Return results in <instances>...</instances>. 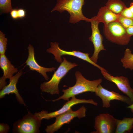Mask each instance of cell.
I'll list each match as a JSON object with an SVG mask.
<instances>
[{"label": "cell", "mask_w": 133, "mask_h": 133, "mask_svg": "<svg viewBox=\"0 0 133 133\" xmlns=\"http://www.w3.org/2000/svg\"><path fill=\"white\" fill-rule=\"evenodd\" d=\"M118 16L104 6L100 9L96 17L100 22L103 23L105 26L111 22L117 21Z\"/></svg>", "instance_id": "obj_16"}, {"label": "cell", "mask_w": 133, "mask_h": 133, "mask_svg": "<svg viewBox=\"0 0 133 133\" xmlns=\"http://www.w3.org/2000/svg\"><path fill=\"white\" fill-rule=\"evenodd\" d=\"M63 61L60 64L57 70L55 71L50 80L44 82L40 85V88L41 91L50 93L51 95L59 94L58 85L63 77L68 71L74 67L78 66L75 63L68 61L63 57Z\"/></svg>", "instance_id": "obj_3"}, {"label": "cell", "mask_w": 133, "mask_h": 133, "mask_svg": "<svg viewBox=\"0 0 133 133\" xmlns=\"http://www.w3.org/2000/svg\"><path fill=\"white\" fill-rule=\"evenodd\" d=\"M129 8L130 11L133 14V2H132L131 3L130 6Z\"/></svg>", "instance_id": "obj_29"}, {"label": "cell", "mask_w": 133, "mask_h": 133, "mask_svg": "<svg viewBox=\"0 0 133 133\" xmlns=\"http://www.w3.org/2000/svg\"><path fill=\"white\" fill-rule=\"evenodd\" d=\"M121 61L123 67L125 69L128 68L131 70H133V54L130 49H126L124 56Z\"/></svg>", "instance_id": "obj_19"}, {"label": "cell", "mask_w": 133, "mask_h": 133, "mask_svg": "<svg viewBox=\"0 0 133 133\" xmlns=\"http://www.w3.org/2000/svg\"><path fill=\"white\" fill-rule=\"evenodd\" d=\"M9 129V126L7 124L3 123H0V133H7Z\"/></svg>", "instance_id": "obj_24"}, {"label": "cell", "mask_w": 133, "mask_h": 133, "mask_svg": "<svg viewBox=\"0 0 133 133\" xmlns=\"http://www.w3.org/2000/svg\"><path fill=\"white\" fill-rule=\"evenodd\" d=\"M0 8L3 13L10 12L13 9L11 0H0Z\"/></svg>", "instance_id": "obj_20"}, {"label": "cell", "mask_w": 133, "mask_h": 133, "mask_svg": "<svg viewBox=\"0 0 133 133\" xmlns=\"http://www.w3.org/2000/svg\"><path fill=\"white\" fill-rule=\"evenodd\" d=\"M95 93L96 95L100 97L101 100L102 106L103 108H108L110 107L111 101L114 100L120 101L129 105L133 103L131 99L128 96L106 89L100 84L98 86Z\"/></svg>", "instance_id": "obj_11"}, {"label": "cell", "mask_w": 133, "mask_h": 133, "mask_svg": "<svg viewBox=\"0 0 133 133\" xmlns=\"http://www.w3.org/2000/svg\"><path fill=\"white\" fill-rule=\"evenodd\" d=\"M86 108L82 106L78 110L74 111L71 108L66 112L55 117V122L47 126L45 131L47 133H53L57 131L65 124H69L75 117L80 119L85 116Z\"/></svg>", "instance_id": "obj_6"}, {"label": "cell", "mask_w": 133, "mask_h": 133, "mask_svg": "<svg viewBox=\"0 0 133 133\" xmlns=\"http://www.w3.org/2000/svg\"><path fill=\"white\" fill-rule=\"evenodd\" d=\"M75 76L76 80L75 85L66 89H63L62 91L63 94L62 96L51 100L55 102L63 99L68 101L70 98L82 93L87 92H95L98 86L102 81L101 78L93 81L88 80L78 71L76 72Z\"/></svg>", "instance_id": "obj_1"}, {"label": "cell", "mask_w": 133, "mask_h": 133, "mask_svg": "<svg viewBox=\"0 0 133 133\" xmlns=\"http://www.w3.org/2000/svg\"><path fill=\"white\" fill-rule=\"evenodd\" d=\"M101 71L106 79L115 83L118 89L129 97L133 103V89L131 86L128 78L123 76H113L106 70H102Z\"/></svg>", "instance_id": "obj_12"}, {"label": "cell", "mask_w": 133, "mask_h": 133, "mask_svg": "<svg viewBox=\"0 0 133 133\" xmlns=\"http://www.w3.org/2000/svg\"><path fill=\"white\" fill-rule=\"evenodd\" d=\"M128 34L131 37L133 35V25L130 26L126 29Z\"/></svg>", "instance_id": "obj_27"}, {"label": "cell", "mask_w": 133, "mask_h": 133, "mask_svg": "<svg viewBox=\"0 0 133 133\" xmlns=\"http://www.w3.org/2000/svg\"><path fill=\"white\" fill-rule=\"evenodd\" d=\"M127 108L130 109L131 112L133 114V103L132 104L129 105L127 107Z\"/></svg>", "instance_id": "obj_28"}, {"label": "cell", "mask_w": 133, "mask_h": 133, "mask_svg": "<svg viewBox=\"0 0 133 133\" xmlns=\"http://www.w3.org/2000/svg\"><path fill=\"white\" fill-rule=\"evenodd\" d=\"M26 11L23 9L20 8L17 9V15L18 18H22L24 17L26 15Z\"/></svg>", "instance_id": "obj_25"}, {"label": "cell", "mask_w": 133, "mask_h": 133, "mask_svg": "<svg viewBox=\"0 0 133 133\" xmlns=\"http://www.w3.org/2000/svg\"><path fill=\"white\" fill-rule=\"evenodd\" d=\"M115 133H130L133 129V117H124L122 120L116 119Z\"/></svg>", "instance_id": "obj_17"}, {"label": "cell", "mask_w": 133, "mask_h": 133, "mask_svg": "<svg viewBox=\"0 0 133 133\" xmlns=\"http://www.w3.org/2000/svg\"><path fill=\"white\" fill-rule=\"evenodd\" d=\"M50 47L47 49V52L51 53L54 56V59L58 62L61 63L63 60L61 56L63 55H70L74 56L85 61L98 68L100 70H106L92 61L89 57V53H84L79 51L73 50L71 51H66L60 49L59 47V43L56 42L50 43Z\"/></svg>", "instance_id": "obj_7"}, {"label": "cell", "mask_w": 133, "mask_h": 133, "mask_svg": "<svg viewBox=\"0 0 133 133\" xmlns=\"http://www.w3.org/2000/svg\"><path fill=\"white\" fill-rule=\"evenodd\" d=\"M4 34L0 31V54H4L7 49V39Z\"/></svg>", "instance_id": "obj_22"}, {"label": "cell", "mask_w": 133, "mask_h": 133, "mask_svg": "<svg viewBox=\"0 0 133 133\" xmlns=\"http://www.w3.org/2000/svg\"><path fill=\"white\" fill-rule=\"evenodd\" d=\"M28 55L25 63L28 66L30 69L37 71L41 74L47 81L49 79L46 72L54 71L56 68L53 67L51 68H46L40 66L34 57V49L33 47L29 44L28 47Z\"/></svg>", "instance_id": "obj_13"}, {"label": "cell", "mask_w": 133, "mask_h": 133, "mask_svg": "<svg viewBox=\"0 0 133 133\" xmlns=\"http://www.w3.org/2000/svg\"><path fill=\"white\" fill-rule=\"evenodd\" d=\"M119 15L124 17L133 19V14L129 7H126Z\"/></svg>", "instance_id": "obj_23"}, {"label": "cell", "mask_w": 133, "mask_h": 133, "mask_svg": "<svg viewBox=\"0 0 133 133\" xmlns=\"http://www.w3.org/2000/svg\"><path fill=\"white\" fill-rule=\"evenodd\" d=\"M22 73V71H20L10 78L9 84L0 91V99L3 98L6 95L14 93L15 95L17 101L20 104L23 105L25 106H26L23 99L19 94L16 86L19 78Z\"/></svg>", "instance_id": "obj_15"}, {"label": "cell", "mask_w": 133, "mask_h": 133, "mask_svg": "<svg viewBox=\"0 0 133 133\" xmlns=\"http://www.w3.org/2000/svg\"><path fill=\"white\" fill-rule=\"evenodd\" d=\"M0 67L3 72V75L0 78V90L6 85V79L10 78L13 74L17 73L18 69L15 67L5 54H0Z\"/></svg>", "instance_id": "obj_14"}, {"label": "cell", "mask_w": 133, "mask_h": 133, "mask_svg": "<svg viewBox=\"0 0 133 133\" xmlns=\"http://www.w3.org/2000/svg\"><path fill=\"white\" fill-rule=\"evenodd\" d=\"M42 120L29 111L22 118L13 124L14 133H39Z\"/></svg>", "instance_id": "obj_5"}, {"label": "cell", "mask_w": 133, "mask_h": 133, "mask_svg": "<svg viewBox=\"0 0 133 133\" xmlns=\"http://www.w3.org/2000/svg\"><path fill=\"white\" fill-rule=\"evenodd\" d=\"M84 3V0H57L51 12L55 11L60 13L67 11L70 15L69 22L70 23L75 24L82 20L90 22V19L83 13L82 8Z\"/></svg>", "instance_id": "obj_2"}, {"label": "cell", "mask_w": 133, "mask_h": 133, "mask_svg": "<svg viewBox=\"0 0 133 133\" xmlns=\"http://www.w3.org/2000/svg\"><path fill=\"white\" fill-rule=\"evenodd\" d=\"M83 103H89L96 106L98 104L97 102H95L92 99L87 100L79 99L74 96L72 97L70 100L68 101L65 103L62 107L58 110L50 113H48L46 111L42 110L40 112L36 113L34 115L41 120L43 119L49 120L57 116L66 112L71 108V107L74 105Z\"/></svg>", "instance_id": "obj_8"}, {"label": "cell", "mask_w": 133, "mask_h": 133, "mask_svg": "<svg viewBox=\"0 0 133 133\" xmlns=\"http://www.w3.org/2000/svg\"><path fill=\"white\" fill-rule=\"evenodd\" d=\"M92 34L89 38L90 41L92 42L94 48V51L92 56L90 57V59L96 63L98 58L99 53L102 50H106L103 44V38L100 34L98 28L100 23L96 16L90 19Z\"/></svg>", "instance_id": "obj_9"}, {"label": "cell", "mask_w": 133, "mask_h": 133, "mask_svg": "<svg viewBox=\"0 0 133 133\" xmlns=\"http://www.w3.org/2000/svg\"><path fill=\"white\" fill-rule=\"evenodd\" d=\"M116 119L108 113L100 114L95 119L94 127L96 131L91 133H115Z\"/></svg>", "instance_id": "obj_10"}, {"label": "cell", "mask_w": 133, "mask_h": 133, "mask_svg": "<svg viewBox=\"0 0 133 133\" xmlns=\"http://www.w3.org/2000/svg\"><path fill=\"white\" fill-rule=\"evenodd\" d=\"M104 33L110 41L117 44L125 45L129 42L131 37L127 33L126 29L117 21L111 22L104 26Z\"/></svg>", "instance_id": "obj_4"}, {"label": "cell", "mask_w": 133, "mask_h": 133, "mask_svg": "<svg viewBox=\"0 0 133 133\" xmlns=\"http://www.w3.org/2000/svg\"><path fill=\"white\" fill-rule=\"evenodd\" d=\"M125 29L133 25V19L118 15L117 21Z\"/></svg>", "instance_id": "obj_21"}, {"label": "cell", "mask_w": 133, "mask_h": 133, "mask_svg": "<svg viewBox=\"0 0 133 133\" xmlns=\"http://www.w3.org/2000/svg\"><path fill=\"white\" fill-rule=\"evenodd\" d=\"M17 9H13L10 12V14L11 17L14 19H18L17 15Z\"/></svg>", "instance_id": "obj_26"}, {"label": "cell", "mask_w": 133, "mask_h": 133, "mask_svg": "<svg viewBox=\"0 0 133 133\" xmlns=\"http://www.w3.org/2000/svg\"><path fill=\"white\" fill-rule=\"evenodd\" d=\"M106 5L108 9L118 15L126 7L124 3L120 0H108Z\"/></svg>", "instance_id": "obj_18"}]
</instances>
